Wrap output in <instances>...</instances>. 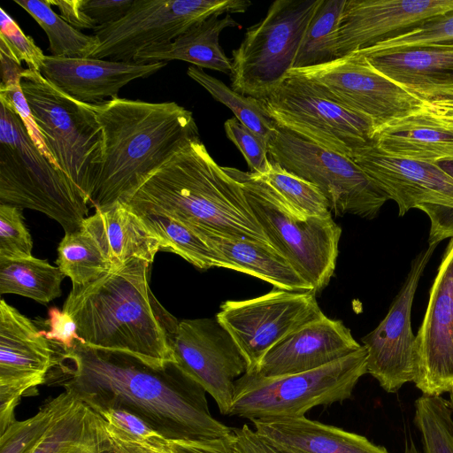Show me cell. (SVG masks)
I'll use <instances>...</instances> for the list:
<instances>
[{"instance_id":"6da1fadb","label":"cell","mask_w":453,"mask_h":453,"mask_svg":"<svg viewBox=\"0 0 453 453\" xmlns=\"http://www.w3.org/2000/svg\"><path fill=\"white\" fill-rule=\"evenodd\" d=\"M56 349V364L46 382L73 393L93 411L126 410L170 441L232 433V427L211 415L205 389L176 362L153 367L130 354L79 341L72 348Z\"/></svg>"},{"instance_id":"7a4b0ae2","label":"cell","mask_w":453,"mask_h":453,"mask_svg":"<svg viewBox=\"0 0 453 453\" xmlns=\"http://www.w3.org/2000/svg\"><path fill=\"white\" fill-rule=\"evenodd\" d=\"M150 263L132 258L85 285L73 287L63 305L81 342L130 354L153 367L176 362L179 320L150 287Z\"/></svg>"},{"instance_id":"3957f363","label":"cell","mask_w":453,"mask_h":453,"mask_svg":"<svg viewBox=\"0 0 453 453\" xmlns=\"http://www.w3.org/2000/svg\"><path fill=\"white\" fill-rule=\"evenodd\" d=\"M120 202L134 211L172 217L195 232L269 243L241 186L216 163L200 137Z\"/></svg>"},{"instance_id":"277c9868","label":"cell","mask_w":453,"mask_h":453,"mask_svg":"<svg viewBox=\"0 0 453 453\" xmlns=\"http://www.w3.org/2000/svg\"><path fill=\"white\" fill-rule=\"evenodd\" d=\"M92 108L104 139L102 167L89 201L95 210L125 199L174 153L199 138L192 112L175 102L114 97Z\"/></svg>"},{"instance_id":"5b68a950","label":"cell","mask_w":453,"mask_h":453,"mask_svg":"<svg viewBox=\"0 0 453 453\" xmlns=\"http://www.w3.org/2000/svg\"><path fill=\"white\" fill-rule=\"evenodd\" d=\"M0 104V203L42 212L65 233L81 228L88 200L36 148L12 104Z\"/></svg>"},{"instance_id":"8992f818","label":"cell","mask_w":453,"mask_h":453,"mask_svg":"<svg viewBox=\"0 0 453 453\" xmlns=\"http://www.w3.org/2000/svg\"><path fill=\"white\" fill-rule=\"evenodd\" d=\"M21 88L45 144L58 167L88 203L104 158V131L91 104L80 102L26 69Z\"/></svg>"},{"instance_id":"52a82bcc","label":"cell","mask_w":453,"mask_h":453,"mask_svg":"<svg viewBox=\"0 0 453 453\" xmlns=\"http://www.w3.org/2000/svg\"><path fill=\"white\" fill-rule=\"evenodd\" d=\"M222 167L241 186L269 243L311 284L314 293L324 289L335 270L342 234L333 218L300 219L259 174Z\"/></svg>"},{"instance_id":"ba28073f","label":"cell","mask_w":453,"mask_h":453,"mask_svg":"<svg viewBox=\"0 0 453 453\" xmlns=\"http://www.w3.org/2000/svg\"><path fill=\"white\" fill-rule=\"evenodd\" d=\"M367 373V351H357L325 366L280 377L245 372L235 381L228 416L254 419L299 418L312 408L342 403Z\"/></svg>"},{"instance_id":"9c48e42d","label":"cell","mask_w":453,"mask_h":453,"mask_svg":"<svg viewBox=\"0 0 453 453\" xmlns=\"http://www.w3.org/2000/svg\"><path fill=\"white\" fill-rule=\"evenodd\" d=\"M322 0H276L247 28L232 52V89L262 99L294 68L305 31Z\"/></svg>"},{"instance_id":"30bf717a","label":"cell","mask_w":453,"mask_h":453,"mask_svg":"<svg viewBox=\"0 0 453 453\" xmlns=\"http://www.w3.org/2000/svg\"><path fill=\"white\" fill-rule=\"evenodd\" d=\"M267 149L270 161L317 186L335 216L352 214L372 219L389 200L353 158L277 124Z\"/></svg>"},{"instance_id":"8fae6325","label":"cell","mask_w":453,"mask_h":453,"mask_svg":"<svg viewBox=\"0 0 453 453\" xmlns=\"http://www.w3.org/2000/svg\"><path fill=\"white\" fill-rule=\"evenodd\" d=\"M258 100L275 124L327 150L353 158L373 145L376 127L371 119L335 103L293 71Z\"/></svg>"},{"instance_id":"7c38bea8","label":"cell","mask_w":453,"mask_h":453,"mask_svg":"<svg viewBox=\"0 0 453 453\" xmlns=\"http://www.w3.org/2000/svg\"><path fill=\"white\" fill-rule=\"evenodd\" d=\"M247 0H134L118 21L99 27V46L91 58L133 62L144 49L172 42L194 24L214 14L245 12Z\"/></svg>"},{"instance_id":"4fadbf2b","label":"cell","mask_w":453,"mask_h":453,"mask_svg":"<svg viewBox=\"0 0 453 453\" xmlns=\"http://www.w3.org/2000/svg\"><path fill=\"white\" fill-rule=\"evenodd\" d=\"M353 160L398 206V215L411 209L426 212L431 227L428 244L453 238V178L436 163L394 157L374 145Z\"/></svg>"},{"instance_id":"5bb4252c","label":"cell","mask_w":453,"mask_h":453,"mask_svg":"<svg viewBox=\"0 0 453 453\" xmlns=\"http://www.w3.org/2000/svg\"><path fill=\"white\" fill-rule=\"evenodd\" d=\"M313 291L274 288L246 300H227L215 319L229 333L254 372L265 354L303 325L324 315Z\"/></svg>"},{"instance_id":"9a60e30c","label":"cell","mask_w":453,"mask_h":453,"mask_svg":"<svg viewBox=\"0 0 453 453\" xmlns=\"http://www.w3.org/2000/svg\"><path fill=\"white\" fill-rule=\"evenodd\" d=\"M345 108L383 127L421 110L425 102L375 69L357 52L305 69L291 70Z\"/></svg>"},{"instance_id":"2e32d148","label":"cell","mask_w":453,"mask_h":453,"mask_svg":"<svg viewBox=\"0 0 453 453\" xmlns=\"http://www.w3.org/2000/svg\"><path fill=\"white\" fill-rule=\"evenodd\" d=\"M57 349L30 319L0 301V434L15 419L24 395L46 383Z\"/></svg>"},{"instance_id":"e0dca14e","label":"cell","mask_w":453,"mask_h":453,"mask_svg":"<svg viewBox=\"0 0 453 453\" xmlns=\"http://www.w3.org/2000/svg\"><path fill=\"white\" fill-rule=\"evenodd\" d=\"M436 244L416 256L407 277L378 326L362 338L367 351V373L388 393L397 392L417 376L416 335L411 310L419 280Z\"/></svg>"},{"instance_id":"ac0fdd59","label":"cell","mask_w":453,"mask_h":453,"mask_svg":"<svg viewBox=\"0 0 453 453\" xmlns=\"http://www.w3.org/2000/svg\"><path fill=\"white\" fill-rule=\"evenodd\" d=\"M176 363L195 379L228 415L235 381L247 363L229 333L216 319H182L173 341Z\"/></svg>"},{"instance_id":"d6986e66","label":"cell","mask_w":453,"mask_h":453,"mask_svg":"<svg viewBox=\"0 0 453 453\" xmlns=\"http://www.w3.org/2000/svg\"><path fill=\"white\" fill-rule=\"evenodd\" d=\"M415 386L437 396L453 387V238L430 288L426 311L416 335Z\"/></svg>"},{"instance_id":"ffe728a7","label":"cell","mask_w":453,"mask_h":453,"mask_svg":"<svg viewBox=\"0 0 453 453\" xmlns=\"http://www.w3.org/2000/svg\"><path fill=\"white\" fill-rule=\"evenodd\" d=\"M453 9V0H346L336 36L338 58L398 37Z\"/></svg>"},{"instance_id":"44dd1931","label":"cell","mask_w":453,"mask_h":453,"mask_svg":"<svg viewBox=\"0 0 453 453\" xmlns=\"http://www.w3.org/2000/svg\"><path fill=\"white\" fill-rule=\"evenodd\" d=\"M361 347L341 320L324 314L274 345L254 372L273 378L311 371L345 357Z\"/></svg>"},{"instance_id":"7402d4cb","label":"cell","mask_w":453,"mask_h":453,"mask_svg":"<svg viewBox=\"0 0 453 453\" xmlns=\"http://www.w3.org/2000/svg\"><path fill=\"white\" fill-rule=\"evenodd\" d=\"M164 61L137 63L93 58L45 56L41 74L59 89L85 104L102 103L118 97L121 88L139 78L155 73Z\"/></svg>"},{"instance_id":"603a6c76","label":"cell","mask_w":453,"mask_h":453,"mask_svg":"<svg viewBox=\"0 0 453 453\" xmlns=\"http://www.w3.org/2000/svg\"><path fill=\"white\" fill-rule=\"evenodd\" d=\"M380 73L423 101L453 90V46L355 51Z\"/></svg>"},{"instance_id":"cb8c5ba5","label":"cell","mask_w":453,"mask_h":453,"mask_svg":"<svg viewBox=\"0 0 453 453\" xmlns=\"http://www.w3.org/2000/svg\"><path fill=\"white\" fill-rule=\"evenodd\" d=\"M250 422L259 436L288 453H389L363 435L305 416Z\"/></svg>"},{"instance_id":"d4e9b609","label":"cell","mask_w":453,"mask_h":453,"mask_svg":"<svg viewBox=\"0 0 453 453\" xmlns=\"http://www.w3.org/2000/svg\"><path fill=\"white\" fill-rule=\"evenodd\" d=\"M373 145L399 157L436 163L453 157V126L424 107L375 130Z\"/></svg>"},{"instance_id":"484cf974","label":"cell","mask_w":453,"mask_h":453,"mask_svg":"<svg viewBox=\"0 0 453 453\" xmlns=\"http://www.w3.org/2000/svg\"><path fill=\"white\" fill-rule=\"evenodd\" d=\"M82 226L96 241L112 269L132 258L152 264L160 250L158 240L138 215L120 201L96 209L95 213L83 221Z\"/></svg>"},{"instance_id":"4316f807","label":"cell","mask_w":453,"mask_h":453,"mask_svg":"<svg viewBox=\"0 0 453 453\" xmlns=\"http://www.w3.org/2000/svg\"><path fill=\"white\" fill-rule=\"evenodd\" d=\"M220 16L214 14L194 24L168 43L142 50L134 57L133 62L183 60L199 68H209L231 75L232 60L221 49L219 37L225 28L241 27V25L231 14Z\"/></svg>"},{"instance_id":"83f0119b","label":"cell","mask_w":453,"mask_h":453,"mask_svg":"<svg viewBox=\"0 0 453 453\" xmlns=\"http://www.w3.org/2000/svg\"><path fill=\"white\" fill-rule=\"evenodd\" d=\"M195 232V231H194ZM234 271L249 274L287 291H312L288 259L270 243L195 232Z\"/></svg>"},{"instance_id":"f1b7e54d","label":"cell","mask_w":453,"mask_h":453,"mask_svg":"<svg viewBox=\"0 0 453 453\" xmlns=\"http://www.w3.org/2000/svg\"><path fill=\"white\" fill-rule=\"evenodd\" d=\"M105 422L81 400L47 432L31 453H107Z\"/></svg>"},{"instance_id":"f546056e","label":"cell","mask_w":453,"mask_h":453,"mask_svg":"<svg viewBox=\"0 0 453 453\" xmlns=\"http://www.w3.org/2000/svg\"><path fill=\"white\" fill-rule=\"evenodd\" d=\"M132 211L138 215L146 228L158 240L160 250L179 255L201 270L220 267L234 271L231 263L180 221L164 214Z\"/></svg>"},{"instance_id":"4dcf8cb0","label":"cell","mask_w":453,"mask_h":453,"mask_svg":"<svg viewBox=\"0 0 453 453\" xmlns=\"http://www.w3.org/2000/svg\"><path fill=\"white\" fill-rule=\"evenodd\" d=\"M58 266L33 256L0 258V294H14L46 304L61 295L65 278Z\"/></svg>"},{"instance_id":"1f68e13d","label":"cell","mask_w":453,"mask_h":453,"mask_svg":"<svg viewBox=\"0 0 453 453\" xmlns=\"http://www.w3.org/2000/svg\"><path fill=\"white\" fill-rule=\"evenodd\" d=\"M345 2L322 0L305 31L292 70L318 66L338 58L336 36Z\"/></svg>"},{"instance_id":"d6a6232c","label":"cell","mask_w":453,"mask_h":453,"mask_svg":"<svg viewBox=\"0 0 453 453\" xmlns=\"http://www.w3.org/2000/svg\"><path fill=\"white\" fill-rule=\"evenodd\" d=\"M30 14L45 32L51 56L57 58H91L99 46L96 35H87L57 14L48 0H14Z\"/></svg>"},{"instance_id":"836d02e7","label":"cell","mask_w":453,"mask_h":453,"mask_svg":"<svg viewBox=\"0 0 453 453\" xmlns=\"http://www.w3.org/2000/svg\"><path fill=\"white\" fill-rule=\"evenodd\" d=\"M58 266L73 287L89 283L112 267L94 237L82 226L65 233L58 247Z\"/></svg>"},{"instance_id":"e575fe53","label":"cell","mask_w":453,"mask_h":453,"mask_svg":"<svg viewBox=\"0 0 453 453\" xmlns=\"http://www.w3.org/2000/svg\"><path fill=\"white\" fill-rule=\"evenodd\" d=\"M78 401L73 393L65 390L48 399L35 415L15 420L0 434V453H31L50 427Z\"/></svg>"},{"instance_id":"d590c367","label":"cell","mask_w":453,"mask_h":453,"mask_svg":"<svg viewBox=\"0 0 453 453\" xmlns=\"http://www.w3.org/2000/svg\"><path fill=\"white\" fill-rule=\"evenodd\" d=\"M187 74L205 88L216 101L228 107L243 126L267 145L275 123L266 115L258 99L235 92L195 65L188 68Z\"/></svg>"},{"instance_id":"8d00e7d4","label":"cell","mask_w":453,"mask_h":453,"mask_svg":"<svg viewBox=\"0 0 453 453\" xmlns=\"http://www.w3.org/2000/svg\"><path fill=\"white\" fill-rule=\"evenodd\" d=\"M271 163V170L262 177L282 197L293 214L303 219L332 218L328 202L317 186Z\"/></svg>"},{"instance_id":"74e56055","label":"cell","mask_w":453,"mask_h":453,"mask_svg":"<svg viewBox=\"0 0 453 453\" xmlns=\"http://www.w3.org/2000/svg\"><path fill=\"white\" fill-rule=\"evenodd\" d=\"M414 424L424 453H453V410L441 395H422L414 403Z\"/></svg>"},{"instance_id":"f35d334b","label":"cell","mask_w":453,"mask_h":453,"mask_svg":"<svg viewBox=\"0 0 453 453\" xmlns=\"http://www.w3.org/2000/svg\"><path fill=\"white\" fill-rule=\"evenodd\" d=\"M419 46H453V9L409 33L365 50H386Z\"/></svg>"},{"instance_id":"ab89813d","label":"cell","mask_w":453,"mask_h":453,"mask_svg":"<svg viewBox=\"0 0 453 453\" xmlns=\"http://www.w3.org/2000/svg\"><path fill=\"white\" fill-rule=\"evenodd\" d=\"M32 249L33 242L22 209L0 203V258L28 257L32 256Z\"/></svg>"},{"instance_id":"60d3db41","label":"cell","mask_w":453,"mask_h":453,"mask_svg":"<svg viewBox=\"0 0 453 453\" xmlns=\"http://www.w3.org/2000/svg\"><path fill=\"white\" fill-rule=\"evenodd\" d=\"M0 50L17 63L25 62L28 69L39 73L46 56L3 8L0 9Z\"/></svg>"},{"instance_id":"b9f144b4","label":"cell","mask_w":453,"mask_h":453,"mask_svg":"<svg viewBox=\"0 0 453 453\" xmlns=\"http://www.w3.org/2000/svg\"><path fill=\"white\" fill-rule=\"evenodd\" d=\"M224 129L227 138L243 155L250 172L265 176L272 167L267 145L235 117L226 120Z\"/></svg>"},{"instance_id":"7bdbcfd3","label":"cell","mask_w":453,"mask_h":453,"mask_svg":"<svg viewBox=\"0 0 453 453\" xmlns=\"http://www.w3.org/2000/svg\"><path fill=\"white\" fill-rule=\"evenodd\" d=\"M0 97L4 98L12 104L19 115L20 120L22 121L27 134L29 135L34 144L45 157H47L54 165L58 167L35 120L30 107L24 96L21 84L15 85L9 88L0 89Z\"/></svg>"},{"instance_id":"ee69618b","label":"cell","mask_w":453,"mask_h":453,"mask_svg":"<svg viewBox=\"0 0 453 453\" xmlns=\"http://www.w3.org/2000/svg\"><path fill=\"white\" fill-rule=\"evenodd\" d=\"M112 428L135 439L151 441L164 438L144 420L119 408H105L94 411Z\"/></svg>"},{"instance_id":"f6af8a7d","label":"cell","mask_w":453,"mask_h":453,"mask_svg":"<svg viewBox=\"0 0 453 453\" xmlns=\"http://www.w3.org/2000/svg\"><path fill=\"white\" fill-rule=\"evenodd\" d=\"M48 315L42 321L47 330L40 329L46 339L64 349L72 348L76 341H80L75 321L71 315L56 307L50 309Z\"/></svg>"},{"instance_id":"bcb514c9","label":"cell","mask_w":453,"mask_h":453,"mask_svg":"<svg viewBox=\"0 0 453 453\" xmlns=\"http://www.w3.org/2000/svg\"><path fill=\"white\" fill-rule=\"evenodd\" d=\"M105 428L108 453H176L165 438L151 441L135 439L112 428L106 422Z\"/></svg>"},{"instance_id":"7dc6e473","label":"cell","mask_w":453,"mask_h":453,"mask_svg":"<svg viewBox=\"0 0 453 453\" xmlns=\"http://www.w3.org/2000/svg\"><path fill=\"white\" fill-rule=\"evenodd\" d=\"M134 0H80L84 14L96 28L120 19L130 9Z\"/></svg>"},{"instance_id":"c3c4849f","label":"cell","mask_w":453,"mask_h":453,"mask_svg":"<svg viewBox=\"0 0 453 453\" xmlns=\"http://www.w3.org/2000/svg\"><path fill=\"white\" fill-rule=\"evenodd\" d=\"M230 442L233 453H288L259 436L247 424L233 428Z\"/></svg>"},{"instance_id":"681fc988","label":"cell","mask_w":453,"mask_h":453,"mask_svg":"<svg viewBox=\"0 0 453 453\" xmlns=\"http://www.w3.org/2000/svg\"><path fill=\"white\" fill-rule=\"evenodd\" d=\"M230 434L214 439L166 441L176 453H233Z\"/></svg>"},{"instance_id":"f907efd6","label":"cell","mask_w":453,"mask_h":453,"mask_svg":"<svg viewBox=\"0 0 453 453\" xmlns=\"http://www.w3.org/2000/svg\"><path fill=\"white\" fill-rule=\"evenodd\" d=\"M51 6H57L59 16L74 28L96 29L94 23L82 12L80 0H48Z\"/></svg>"},{"instance_id":"816d5d0a","label":"cell","mask_w":453,"mask_h":453,"mask_svg":"<svg viewBox=\"0 0 453 453\" xmlns=\"http://www.w3.org/2000/svg\"><path fill=\"white\" fill-rule=\"evenodd\" d=\"M0 60L2 77L0 89L20 84L21 75L26 69L2 50H0Z\"/></svg>"},{"instance_id":"f5cc1de1","label":"cell","mask_w":453,"mask_h":453,"mask_svg":"<svg viewBox=\"0 0 453 453\" xmlns=\"http://www.w3.org/2000/svg\"><path fill=\"white\" fill-rule=\"evenodd\" d=\"M425 108L434 115L453 126L452 102L444 100L425 102Z\"/></svg>"},{"instance_id":"db71d44e","label":"cell","mask_w":453,"mask_h":453,"mask_svg":"<svg viewBox=\"0 0 453 453\" xmlns=\"http://www.w3.org/2000/svg\"><path fill=\"white\" fill-rule=\"evenodd\" d=\"M436 164L449 176L453 178V157L443 159L436 162Z\"/></svg>"},{"instance_id":"11a10c76","label":"cell","mask_w":453,"mask_h":453,"mask_svg":"<svg viewBox=\"0 0 453 453\" xmlns=\"http://www.w3.org/2000/svg\"><path fill=\"white\" fill-rule=\"evenodd\" d=\"M404 453H421V452L418 449L416 444L411 438L405 443Z\"/></svg>"},{"instance_id":"9f6ffc18","label":"cell","mask_w":453,"mask_h":453,"mask_svg":"<svg viewBox=\"0 0 453 453\" xmlns=\"http://www.w3.org/2000/svg\"><path fill=\"white\" fill-rule=\"evenodd\" d=\"M436 100H453V90L446 92L431 101H436Z\"/></svg>"},{"instance_id":"6f0895ef","label":"cell","mask_w":453,"mask_h":453,"mask_svg":"<svg viewBox=\"0 0 453 453\" xmlns=\"http://www.w3.org/2000/svg\"><path fill=\"white\" fill-rule=\"evenodd\" d=\"M449 393V403H450L451 408L453 410V387L451 388V389Z\"/></svg>"},{"instance_id":"680465c9","label":"cell","mask_w":453,"mask_h":453,"mask_svg":"<svg viewBox=\"0 0 453 453\" xmlns=\"http://www.w3.org/2000/svg\"><path fill=\"white\" fill-rule=\"evenodd\" d=\"M445 101H449V102H452V103H453V100H445Z\"/></svg>"}]
</instances>
